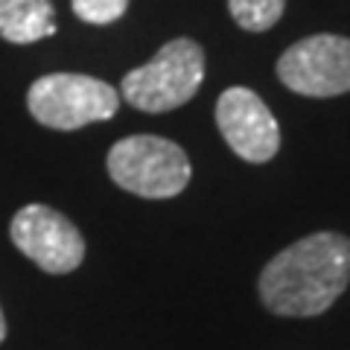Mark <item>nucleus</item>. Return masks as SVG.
Segmentation results:
<instances>
[{"label":"nucleus","instance_id":"1","mask_svg":"<svg viewBox=\"0 0 350 350\" xmlns=\"http://www.w3.org/2000/svg\"><path fill=\"white\" fill-rule=\"evenodd\" d=\"M350 283V239L333 231L310 234L283 248L260 275V298L271 312L310 319L338 301Z\"/></svg>","mask_w":350,"mask_h":350},{"label":"nucleus","instance_id":"2","mask_svg":"<svg viewBox=\"0 0 350 350\" xmlns=\"http://www.w3.org/2000/svg\"><path fill=\"white\" fill-rule=\"evenodd\" d=\"M204 79V53L193 38H175L155 59L123 76V100L137 111L163 114L193 100Z\"/></svg>","mask_w":350,"mask_h":350},{"label":"nucleus","instance_id":"3","mask_svg":"<svg viewBox=\"0 0 350 350\" xmlns=\"http://www.w3.org/2000/svg\"><path fill=\"white\" fill-rule=\"evenodd\" d=\"M108 175L126 193L144 199H172L190 181L187 152L158 135H131L108 152Z\"/></svg>","mask_w":350,"mask_h":350},{"label":"nucleus","instance_id":"4","mask_svg":"<svg viewBox=\"0 0 350 350\" xmlns=\"http://www.w3.org/2000/svg\"><path fill=\"white\" fill-rule=\"evenodd\" d=\"M120 94L108 82L82 73H47L27 91V108L41 126L76 131L88 123L111 120Z\"/></svg>","mask_w":350,"mask_h":350},{"label":"nucleus","instance_id":"5","mask_svg":"<svg viewBox=\"0 0 350 350\" xmlns=\"http://www.w3.org/2000/svg\"><path fill=\"white\" fill-rule=\"evenodd\" d=\"M15 248L47 275H68L85 260V239L68 216L47 204H27L9 225Z\"/></svg>","mask_w":350,"mask_h":350},{"label":"nucleus","instance_id":"6","mask_svg":"<svg viewBox=\"0 0 350 350\" xmlns=\"http://www.w3.org/2000/svg\"><path fill=\"white\" fill-rule=\"evenodd\" d=\"M278 79L301 96H338L350 91V38L310 36L278 59Z\"/></svg>","mask_w":350,"mask_h":350},{"label":"nucleus","instance_id":"7","mask_svg":"<svg viewBox=\"0 0 350 350\" xmlns=\"http://www.w3.org/2000/svg\"><path fill=\"white\" fill-rule=\"evenodd\" d=\"M216 126L225 144L248 163H266L280 149L278 120L251 88H228L219 96Z\"/></svg>","mask_w":350,"mask_h":350},{"label":"nucleus","instance_id":"8","mask_svg":"<svg viewBox=\"0 0 350 350\" xmlns=\"http://www.w3.org/2000/svg\"><path fill=\"white\" fill-rule=\"evenodd\" d=\"M56 36V9L50 0H0V38L36 44Z\"/></svg>","mask_w":350,"mask_h":350},{"label":"nucleus","instance_id":"9","mask_svg":"<svg viewBox=\"0 0 350 350\" xmlns=\"http://www.w3.org/2000/svg\"><path fill=\"white\" fill-rule=\"evenodd\" d=\"M286 0H228L234 21L248 32H266L280 21Z\"/></svg>","mask_w":350,"mask_h":350},{"label":"nucleus","instance_id":"10","mask_svg":"<svg viewBox=\"0 0 350 350\" xmlns=\"http://www.w3.org/2000/svg\"><path fill=\"white\" fill-rule=\"evenodd\" d=\"M73 12L85 24H114L126 15L129 0H70Z\"/></svg>","mask_w":350,"mask_h":350},{"label":"nucleus","instance_id":"11","mask_svg":"<svg viewBox=\"0 0 350 350\" xmlns=\"http://www.w3.org/2000/svg\"><path fill=\"white\" fill-rule=\"evenodd\" d=\"M6 338V319H3V310H0V342Z\"/></svg>","mask_w":350,"mask_h":350}]
</instances>
